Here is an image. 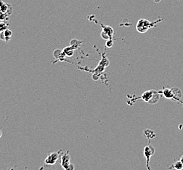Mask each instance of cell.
<instances>
[{
	"mask_svg": "<svg viewBox=\"0 0 183 170\" xmlns=\"http://www.w3.org/2000/svg\"><path fill=\"white\" fill-rule=\"evenodd\" d=\"M60 164L65 170H74V166L70 163V156L68 151L61 155Z\"/></svg>",
	"mask_w": 183,
	"mask_h": 170,
	"instance_id": "6da1fadb",
	"label": "cell"
},
{
	"mask_svg": "<svg viewBox=\"0 0 183 170\" xmlns=\"http://www.w3.org/2000/svg\"><path fill=\"white\" fill-rule=\"evenodd\" d=\"M151 27V23L150 21L146 19H140L137 22L136 28L139 33H144L150 29Z\"/></svg>",
	"mask_w": 183,
	"mask_h": 170,
	"instance_id": "7a4b0ae2",
	"label": "cell"
},
{
	"mask_svg": "<svg viewBox=\"0 0 183 170\" xmlns=\"http://www.w3.org/2000/svg\"><path fill=\"white\" fill-rule=\"evenodd\" d=\"M59 158V152H53L49 155H48L46 158L45 159V163L46 165H54L57 163L58 159Z\"/></svg>",
	"mask_w": 183,
	"mask_h": 170,
	"instance_id": "3957f363",
	"label": "cell"
},
{
	"mask_svg": "<svg viewBox=\"0 0 183 170\" xmlns=\"http://www.w3.org/2000/svg\"><path fill=\"white\" fill-rule=\"evenodd\" d=\"M0 11L5 13L7 16H9L13 13V7L11 5L0 1Z\"/></svg>",
	"mask_w": 183,
	"mask_h": 170,
	"instance_id": "277c9868",
	"label": "cell"
},
{
	"mask_svg": "<svg viewBox=\"0 0 183 170\" xmlns=\"http://www.w3.org/2000/svg\"><path fill=\"white\" fill-rule=\"evenodd\" d=\"M12 35H13V32H11V30L7 29L0 33V39L5 42L9 41L11 39Z\"/></svg>",
	"mask_w": 183,
	"mask_h": 170,
	"instance_id": "5b68a950",
	"label": "cell"
},
{
	"mask_svg": "<svg viewBox=\"0 0 183 170\" xmlns=\"http://www.w3.org/2000/svg\"><path fill=\"white\" fill-rule=\"evenodd\" d=\"M155 92V91L154 90H149V91H146L145 92L144 94H142V99L145 101L149 102V103H150V100H152V97L154 96V93Z\"/></svg>",
	"mask_w": 183,
	"mask_h": 170,
	"instance_id": "8992f818",
	"label": "cell"
},
{
	"mask_svg": "<svg viewBox=\"0 0 183 170\" xmlns=\"http://www.w3.org/2000/svg\"><path fill=\"white\" fill-rule=\"evenodd\" d=\"M74 49L71 46L70 47H67L63 49V53H65V55L67 56H72L74 54Z\"/></svg>",
	"mask_w": 183,
	"mask_h": 170,
	"instance_id": "52a82bcc",
	"label": "cell"
},
{
	"mask_svg": "<svg viewBox=\"0 0 183 170\" xmlns=\"http://www.w3.org/2000/svg\"><path fill=\"white\" fill-rule=\"evenodd\" d=\"M102 31L103 32H105L106 33H107L108 35L110 37V38H112L113 35H114V30H113L112 27H110L109 26H106L105 27H104Z\"/></svg>",
	"mask_w": 183,
	"mask_h": 170,
	"instance_id": "ba28073f",
	"label": "cell"
},
{
	"mask_svg": "<svg viewBox=\"0 0 183 170\" xmlns=\"http://www.w3.org/2000/svg\"><path fill=\"white\" fill-rule=\"evenodd\" d=\"M171 167L176 170H182L183 169V164L181 162V160H179V161H176L175 162H174Z\"/></svg>",
	"mask_w": 183,
	"mask_h": 170,
	"instance_id": "9c48e42d",
	"label": "cell"
},
{
	"mask_svg": "<svg viewBox=\"0 0 183 170\" xmlns=\"http://www.w3.org/2000/svg\"><path fill=\"white\" fill-rule=\"evenodd\" d=\"M7 29V25L4 22H0V33Z\"/></svg>",
	"mask_w": 183,
	"mask_h": 170,
	"instance_id": "30bf717a",
	"label": "cell"
},
{
	"mask_svg": "<svg viewBox=\"0 0 183 170\" xmlns=\"http://www.w3.org/2000/svg\"><path fill=\"white\" fill-rule=\"evenodd\" d=\"M7 15L5 13H3V12L0 11V20L3 21L5 20L6 19V18H7Z\"/></svg>",
	"mask_w": 183,
	"mask_h": 170,
	"instance_id": "8fae6325",
	"label": "cell"
},
{
	"mask_svg": "<svg viewBox=\"0 0 183 170\" xmlns=\"http://www.w3.org/2000/svg\"><path fill=\"white\" fill-rule=\"evenodd\" d=\"M113 41L112 39H109V40H107V41H106V46L107 47H108V48H111L112 46H113Z\"/></svg>",
	"mask_w": 183,
	"mask_h": 170,
	"instance_id": "7c38bea8",
	"label": "cell"
},
{
	"mask_svg": "<svg viewBox=\"0 0 183 170\" xmlns=\"http://www.w3.org/2000/svg\"><path fill=\"white\" fill-rule=\"evenodd\" d=\"M181 160V162L182 163V164H183V155L181 156V160Z\"/></svg>",
	"mask_w": 183,
	"mask_h": 170,
	"instance_id": "4fadbf2b",
	"label": "cell"
},
{
	"mask_svg": "<svg viewBox=\"0 0 183 170\" xmlns=\"http://www.w3.org/2000/svg\"><path fill=\"white\" fill-rule=\"evenodd\" d=\"M1 136H2V132L1 130H0V138L1 137Z\"/></svg>",
	"mask_w": 183,
	"mask_h": 170,
	"instance_id": "5bb4252c",
	"label": "cell"
},
{
	"mask_svg": "<svg viewBox=\"0 0 183 170\" xmlns=\"http://www.w3.org/2000/svg\"><path fill=\"white\" fill-rule=\"evenodd\" d=\"M9 170H16V169H15V168H10V169H9Z\"/></svg>",
	"mask_w": 183,
	"mask_h": 170,
	"instance_id": "9a60e30c",
	"label": "cell"
}]
</instances>
